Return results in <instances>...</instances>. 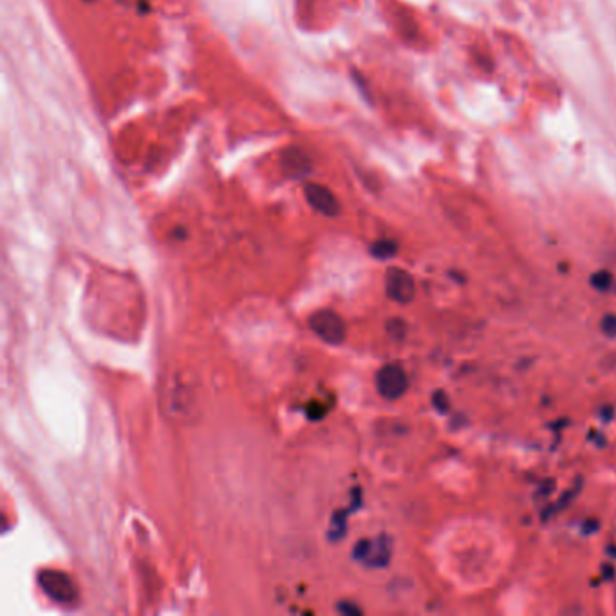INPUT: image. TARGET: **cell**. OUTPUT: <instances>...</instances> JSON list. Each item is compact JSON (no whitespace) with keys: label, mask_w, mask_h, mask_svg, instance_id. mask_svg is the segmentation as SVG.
I'll return each mask as SVG.
<instances>
[{"label":"cell","mask_w":616,"mask_h":616,"mask_svg":"<svg viewBox=\"0 0 616 616\" xmlns=\"http://www.w3.org/2000/svg\"><path fill=\"white\" fill-rule=\"evenodd\" d=\"M309 327L327 344L338 346L346 340L347 327L344 318L333 309H318L309 318Z\"/></svg>","instance_id":"1"},{"label":"cell","mask_w":616,"mask_h":616,"mask_svg":"<svg viewBox=\"0 0 616 616\" xmlns=\"http://www.w3.org/2000/svg\"><path fill=\"white\" fill-rule=\"evenodd\" d=\"M38 586L58 604H69L78 598V589L69 575L62 571L44 570L38 573Z\"/></svg>","instance_id":"2"},{"label":"cell","mask_w":616,"mask_h":616,"mask_svg":"<svg viewBox=\"0 0 616 616\" xmlns=\"http://www.w3.org/2000/svg\"><path fill=\"white\" fill-rule=\"evenodd\" d=\"M376 389L385 400H398L409 389V378L402 365L387 364L376 374Z\"/></svg>","instance_id":"3"},{"label":"cell","mask_w":616,"mask_h":616,"mask_svg":"<svg viewBox=\"0 0 616 616\" xmlns=\"http://www.w3.org/2000/svg\"><path fill=\"white\" fill-rule=\"evenodd\" d=\"M391 541L387 537H380L378 541H360L356 544L355 559L362 560L371 568H383L391 559Z\"/></svg>","instance_id":"4"},{"label":"cell","mask_w":616,"mask_h":616,"mask_svg":"<svg viewBox=\"0 0 616 616\" xmlns=\"http://www.w3.org/2000/svg\"><path fill=\"white\" fill-rule=\"evenodd\" d=\"M385 291L389 299L398 304H409L414 299V279L402 268H391L385 275Z\"/></svg>","instance_id":"5"},{"label":"cell","mask_w":616,"mask_h":616,"mask_svg":"<svg viewBox=\"0 0 616 616\" xmlns=\"http://www.w3.org/2000/svg\"><path fill=\"white\" fill-rule=\"evenodd\" d=\"M304 194L308 199L309 205L317 210L318 214L326 215V217H336L340 214V203L336 199L335 194L318 183H308L304 187Z\"/></svg>","instance_id":"6"},{"label":"cell","mask_w":616,"mask_h":616,"mask_svg":"<svg viewBox=\"0 0 616 616\" xmlns=\"http://www.w3.org/2000/svg\"><path fill=\"white\" fill-rule=\"evenodd\" d=\"M282 165H284V168L288 170V174L293 176V178H299V176L306 174L309 168H311L308 156L297 149H290L284 154Z\"/></svg>","instance_id":"7"},{"label":"cell","mask_w":616,"mask_h":616,"mask_svg":"<svg viewBox=\"0 0 616 616\" xmlns=\"http://www.w3.org/2000/svg\"><path fill=\"white\" fill-rule=\"evenodd\" d=\"M347 512H349V510H346V512H338V514L331 519V532H329V539H331V541H338V539H342V537L346 535Z\"/></svg>","instance_id":"8"},{"label":"cell","mask_w":616,"mask_h":616,"mask_svg":"<svg viewBox=\"0 0 616 616\" xmlns=\"http://www.w3.org/2000/svg\"><path fill=\"white\" fill-rule=\"evenodd\" d=\"M398 252V246L392 241H378L371 246V253L376 259H391Z\"/></svg>","instance_id":"9"},{"label":"cell","mask_w":616,"mask_h":616,"mask_svg":"<svg viewBox=\"0 0 616 616\" xmlns=\"http://www.w3.org/2000/svg\"><path fill=\"white\" fill-rule=\"evenodd\" d=\"M613 284V277L609 271H598L591 277V286L598 291H607Z\"/></svg>","instance_id":"10"},{"label":"cell","mask_w":616,"mask_h":616,"mask_svg":"<svg viewBox=\"0 0 616 616\" xmlns=\"http://www.w3.org/2000/svg\"><path fill=\"white\" fill-rule=\"evenodd\" d=\"M432 403H434L436 411L441 412V414H447V412L450 411V400H448L447 394L443 391H438L434 394Z\"/></svg>","instance_id":"11"},{"label":"cell","mask_w":616,"mask_h":616,"mask_svg":"<svg viewBox=\"0 0 616 616\" xmlns=\"http://www.w3.org/2000/svg\"><path fill=\"white\" fill-rule=\"evenodd\" d=\"M602 331H604V335L611 336V338H615L616 336V317L615 315H606V317L602 318Z\"/></svg>","instance_id":"12"},{"label":"cell","mask_w":616,"mask_h":616,"mask_svg":"<svg viewBox=\"0 0 616 616\" xmlns=\"http://www.w3.org/2000/svg\"><path fill=\"white\" fill-rule=\"evenodd\" d=\"M340 611H342V613H353V615H360V613H362L358 607L353 606V604H349V602L342 604V606H340Z\"/></svg>","instance_id":"13"}]
</instances>
